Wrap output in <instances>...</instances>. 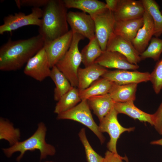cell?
Segmentation results:
<instances>
[{
    "label": "cell",
    "mask_w": 162,
    "mask_h": 162,
    "mask_svg": "<svg viewBox=\"0 0 162 162\" xmlns=\"http://www.w3.org/2000/svg\"><path fill=\"white\" fill-rule=\"evenodd\" d=\"M94 63L106 68H113L118 70H134L139 67L138 64L131 63L124 56L120 53L106 50L103 52Z\"/></svg>",
    "instance_id": "9a60e30c"
},
{
    "label": "cell",
    "mask_w": 162,
    "mask_h": 162,
    "mask_svg": "<svg viewBox=\"0 0 162 162\" xmlns=\"http://www.w3.org/2000/svg\"><path fill=\"white\" fill-rule=\"evenodd\" d=\"M71 30L64 35L44 45L50 67L56 65L64 56L71 45L73 37Z\"/></svg>",
    "instance_id": "8fae6325"
},
{
    "label": "cell",
    "mask_w": 162,
    "mask_h": 162,
    "mask_svg": "<svg viewBox=\"0 0 162 162\" xmlns=\"http://www.w3.org/2000/svg\"><path fill=\"white\" fill-rule=\"evenodd\" d=\"M134 101L125 102H115L114 107L119 113L125 114L130 117L143 122H147L153 126L152 114L147 113L136 107Z\"/></svg>",
    "instance_id": "44dd1931"
},
{
    "label": "cell",
    "mask_w": 162,
    "mask_h": 162,
    "mask_svg": "<svg viewBox=\"0 0 162 162\" xmlns=\"http://www.w3.org/2000/svg\"><path fill=\"white\" fill-rule=\"evenodd\" d=\"M150 75L148 72L117 69L108 70L101 77L117 84L125 85L149 81Z\"/></svg>",
    "instance_id": "4fadbf2b"
},
{
    "label": "cell",
    "mask_w": 162,
    "mask_h": 162,
    "mask_svg": "<svg viewBox=\"0 0 162 162\" xmlns=\"http://www.w3.org/2000/svg\"><path fill=\"white\" fill-rule=\"evenodd\" d=\"M149 81L155 93L158 94L162 89V59L158 61L150 73Z\"/></svg>",
    "instance_id": "4dcf8cb0"
},
{
    "label": "cell",
    "mask_w": 162,
    "mask_h": 162,
    "mask_svg": "<svg viewBox=\"0 0 162 162\" xmlns=\"http://www.w3.org/2000/svg\"><path fill=\"white\" fill-rule=\"evenodd\" d=\"M137 87L135 83L119 85L113 82L109 93L115 102L134 101Z\"/></svg>",
    "instance_id": "7402d4cb"
},
{
    "label": "cell",
    "mask_w": 162,
    "mask_h": 162,
    "mask_svg": "<svg viewBox=\"0 0 162 162\" xmlns=\"http://www.w3.org/2000/svg\"><path fill=\"white\" fill-rule=\"evenodd\" d=\"M145 9L150 14L153 21L154 35L158 38L162 34V14L157 2L154 0H141Z\"/></svg>",
    "instance_id": "83f0119b"
},
{
    "label": "cell",
    "mask_w": 162,
    "mask_h": 162,
    "mask_svg": "<svg viewBox=\"0 0 162 162\" xmlns=\"http://www.w3.org/2000/svg\"><path fill=\"white\" fill-rule=\"evenodd\" d=\"M87 101L90 109L100 122L110 112L115 103L109 93L92 97Z\"/></svg>",
    "instance_id": "d6986e66"
},
{
    "label": "cell",
    "mask_w": 162,
    "mask_h": 162,
    "mask_svg": "<svg viewBox=\"0 0 162 162\" xmlns=\"http://www.w3.org/2000/svg\"><path fill=\"white\" fill-rule=\"evenodd\" d=\"M56 119L70 120L80 123L88 128L96 136L101 144L105 141V137L100 131L98 126L93 118L87 100H82L73 108L58 114Z\"/></svg>",
    "instance_id": "5b68a950"
},
{
    "label": "cell",
    "mask_w": 162,
    "mask_h": 162,
    "mask_svg": "<svg viewBox=\"0 0 162 162\" xmlns=\"http://www.w3.org/2000/svg\"><path fill=\"white\" fill-rule=\"evenodd\" d=\"M67 8H74L87 13L91 16L107 10L105 3L97 0H63Z\"/></svg>",
    "instance_id": "ffe728a7"
},
{
    "label": "cell",
    "mask_w": 162,
    "mask_h": 162,
    "mask_svg": "<svg viewBox=\"0 0 162 162\" xmlns=\"http://www.w3.org/2000/svg\"><path fill=\"white\" fill-rule=\"evenodd\" d=\"M67 20L73 33L81 34L89 40L95 36L94 22L89 15L83 12L70 11L68 13Z\"/></svg>",
    "instance_id": "30bf717a"
},
{
    "label": "cell",
    "mask_w": 162,
    "mask_h": 162,
    "mask_svg": "<svg viewBox=\"0 0 162 162\" xmlns=\"http://www.w3.org/2000/svg\"><path fill=\"white\" fill-rule=\"evenodd\" d=\"M47 128L42 122H39L34 133L29 137L22 141H19L14 145L2 150L5 155L10 158L15 152H19L20 154L16 160L20 162L27 151L38 150L40 152V159H45L49 156L54 155L56 149L53 145L47 143L45 140Z\"/></svg>",
    "instance_id": "3957f363"
},
{
    "label": "cell",
    "mask_w": 162,
    "mask_h": 162,
    "mask_svg": "<svg viewBox=\"0 0 162 162\" xmlns=\"http://www.w3.org/2000/svg\"><path fill=\"white\" fill-rule=\"evenodd\" d=\"M49 60L43 47L28 61L24 73L37 81L41 82L50 77L51 70Z\"/></svg>",
    "instance_id": "ba28073f"
},
{
    "label": "cell",
    "mask_w": 162,
    "mask_h": 162,
    "mask_svg": "<svg viewBox=\"0 0 162 162\" xmlns=\"http://www.w3.org/2000/svg\"><path fill=\"white\" fill-rule=\"evenodd\" d=\"M78 135L84 147L87 162H103L104 158L96 153L89 143L86 136L84 128L81 129Z\"/></svg>",
    "instance_id": "f546056e"
},
{
    "label": "cell",
    "mask_w": 162,
    "mask_h": 162,
    "mask_svg": "<svg viewBox=\"0 0 162 162\" xmlns=\"http://www.w3.org/2000/svg\"><path fill=\"white\" fill-rule=\"evenodd\" d=\"M150 144L153 145H158L162 146V138L155 140L152 141Z\"/></svg>",
    "instance_id": "d590c367"
},
{
    "label": "cell",
    "mask_w": 162,
    "mask_h": 162,
    "mask_svg": "<svg viewBox=\"0 0 162 162\" xmlns=\"http://www.w3.org/2000/svg\"><path fill=\"white\" fill-rule=\"evenodd\" d=\"M43 10L40 8H32L28 15L21 12L9 14L3 18V23L0 26V34L5 32L11 33L22 27L36 25L39 27L41 23Z\"/></svg>",
    "instance_id": "8992f818"
},
{
    "label": "cell",
    "mask_w": 162,
    "mask_h": 162,
    "mask_svg": "<svg viewBox=\"0 0 162 162\" xmlns=\"http://www.w3.org/2000/svg\"><path fill=\"white\" fill-rule=\"evenodd\" d=\"M123 160L128 162L126 157H122L118 154H116L108 150L105 154L103 162H123Z\"/></svg>",
    "instance_id": "836d02e7"
},
{
    "label": "cell",
    "mask_w": 162,
    "mask_h": 162,
    "mask_svg": "<svg viewBox=\"0 0 162 162\" xmlns=\"http://www.w3.org/2000/svg\"><path fill=\"white\" fill-rule=\"evenodd\" d=\"M161 1H162V0ZM161 14H162V10L161 11Z\"/></svg>",
    "instance_id": "74e56055"
},
{
    "label": "cell",
    "mask_w": 162,
    "mask_h": 162,
    "mask_svg": "<svg viewBox=\"0 0 162 162\" xmlns=\"http://www.w3.org/2000/svg\"><path fill=\"white\" fill-rule=\"evenodd\" d=\"M73 34L72 41L69 50L56 65L67 78L72 86L77 87L78 71L82 62L78 45L80 41L85 37L79 34Z\"/></svg>",
    "instance_id": "277c9868"
},
{
    "label": "cell",
    "mask_w": 162,
    "mask_h": 162,
    "mask_svg": "<svg viewBox=\"0 0 162 162\" xmlns=\"http://www.w3.org/2000/svg\"><path fill=\"white\" fill-rule=\"evenodd\" d=\"M143 18V25L132 42L134 47L140 54L147 48L154 33L153 19L146 10Z\"/></svg>",
    "instance_id": "2e32d148"
},
{
    "label": "cell",
    "mask_w": 162,
    "mask_h": 162,
    "mask_svg": "<svg viewBox=\"0 0 162 162\" xmlns=\"http://www.w3.org/2000/svg\"><path fill=\"white\" fill-rule=\"evenodd\" d=\"M103 51L96 36L89 40V43L81 51L82 62L85 67L94 63Z\"/></svg>",
    "instance_id": "484cf974"
},
{
    "label": "cell",
    "mask_w": 162,
    "mask_h": 162,
    "mask_svg": "<svg viewBox=\"0 0 162 162\" xmlns=\"http://www.w3.org/2000/svg\"><path fill=\"white\" fill-rule=\"evenodd\" d=\"M152 122L156 130L162 135V101L157 110L152 114Z\"/></svg>",
    "instance_id": "d6a6232c"
},
{
    "label": "cell",
    "mask_w": 162,
    "mask_h": 162,
    "mask_svg": "<svg viewBox=\"0 0 162 162\" xmlns=\"http://www.w3.org/2000/svg\"><path fill=\"white\" fill-rule=\"evenodd\" d=\"M119 0H106V8L114 12L117 8Z\"/></svg>",
    "instance_id": "e575fe53"
},
{
    "label": "cell",
    "mask_w": 162,
    "mask_h": 162,
    "mask_svg": "<svg viewBox=\"0 0 162 162\" xmlns=\"http://www.w3.org/2000/svg\"><path fill=\"white\" fill-rule=\"evenodd\" d=\"M106 50L120 53L132 64L137 65L141 61L140 54L132 43L113 32L108 40Z\"/></svg>",
    "instance_id": "7c38bea8"
},
{
    "label": "cell",
    "mask_w": 162,
    "mask_h": 162,
    "mask_svg": "<svg viewBox=\"0 0 162 162\" xmlns=\"http://www.w3.org/2000/svg\"><path fill=\"white\" fill-rule=\"evenodd\" d=\"M81 101L78 89L73 87L57 101L54 112L58 115L67 111L76 106Z\"/></svg>",
    "instance_id": "d4e9b609"
},
{
    "label": "cell",
    "mask_w": 162,
    "mask_h": 162,
    "mask_svg": "<svg viewBox=\"0 0 162 162\" xmlns=\"http://www.w3.org/2000/svg\"><path fill=\"white\" fill-rule=\"evenodd\" d=\"M51 68L50 77L55 85L54 91V99L55 100L58 101L73 87L66 77L56 65Z\"/></svg>",
    "instance_id": "cb8c5ba5"
},
{
    "label": "cell",
    "mask_w": 162,
    "mask_h": 162,
    "mask_svg": "<svg viewBox=\"0 0 162 162\" xmlns=\"http://www.w3.org/2000/svg\"><path fill=\"white\" fill-rule=\"evenodd\" d=\"M162 53V39L154 37L146 50L140 55L141 60L151 58L154 61H158Z\"/></svg>",
    "instance_id": "f1b7e54d"
},
{
    "label": "cell",
    "mask_w": 162,
    "mask_h": 162,
    "mask_svg": "<svg viewBox=\"0 0 162 162\" xmlns=\"http://www.w3.org/2000/svg\"><path fill=\"white\" fill-rule=\"evenodd\" d=\"M108 70L106 68L95 63L84 68H79L77 73L78 89L82 90L88 88Z\"/></svg>",
    "instance_id": "e0dca14e"
},
{
    "label": "cell",
    "mask_w": 162,
    "mask_h": 162,
    "mask_svg": "<svg viewBox=\"0 0 162 162\" xmlns=\"http://www.w3.org/2000/svg\"><path fill=\"white\" fill-rule=\"evenodd\" d=\"M118 113L114 107L110 112L100 122L98 126L100 132L107 133L110 136V140L107 144L108 150L116 154H118L116 144L121 135L126 131H134V127L125 128L122 126L118 121Z\"/></svg>",
    "instance_id": "52a82bcc"
},
{
    "label": "cell",
    "mask_w": 162,
    "mask_h": 162,
    "mask_svg": "<svg viewBox=\"0 0 162 162\" xmlns=\"http://www.w3.org/2000/svg\"><path fill=\"white\" fill-rule=\"evenodd\" d=\"M53 162V161H45V162Z\"/></svg>",
    "instance_id": "8d00e7d4"
},
{
    "label": "cell",
    "mask_w": 162,
    "mask_h": 162,
    "mask_svg": "<svg viewBox=\"0 0 162 162\" xmlns=\"http://www.w3.org/2000/svg\"><path fill=\"white\" fill-rule=\"evenodd\" d=\"M145 11L141 0H119L116 9L113 13L117 21L142 18Z\"/></svg>",
    "instance_id": "5bb4252c"
},
{
    "label": "cell",
    "mask_w": 162,
    "mask_h": 162,
    "mask_svg": "<svg viewBox=\"0 0 162 162\" xmlns=\"http://www.w3.org/2000/svg\"><path fill=\"white\" fill-rule=\"evenodd\" d=\"M39 34L30 38L12 40L9 38L0 48V70L3 71L21 69L44 47Z\"/></svg>",
    "instance_id": "6da1fadb"
},
{
    "label": "cell",
    "mask_w": 162,
    "mask_h": 162,
    "mask_svg": "<svg viewBox=\"0 0 162 162\" xmlns=\"http://www.w3.org/2000/svg\"><path fill=\"white\" fill-rule=\"evenodd\" d=\"M49 0H16L15 2L19 8L22 6L40 8L46 6Z\"/></svg>",
    "instance_id": "1f68e13d"
},
{
    "label": "cell",
    "mask_w": 162,
    "mask_h": 162,
    "mask_svg": "<svg viewBox=\"0 0 162 162\" xmlns=\"http://www.w3.org/2000/svg\"><path fill=\"white\" fill-rule=\"evenodd\" d=\"M143 17L135 19L116 21L113 32L131 42L143 24Z\"/></svg>",
    "instance_id": "ac0fdd59"
},
{
    "label": "cell",
    "mask_w": 162,
    "mask_h": 162,
    "mask_svg": "<svg viewBox=\"0 0 162 162\" xmlns=\"http://www.w3.org/2000/svg\"><path fill=\"white\" fill-rule=\"evenodd\" d=\"M113 82L101 77L93 82L89 87L79 90L82 100H87L93 97L109 93Z\"/></svg>",
    "instance_id": "603a6c76"
},
{
    "label": "cell",
    "mask_w": 162,
    "mask_h": 162,
    "mask_svg": "<svg viewBox=\"0 0 162 162\" xmlns=\"http://www.w3.org/2000/svg\"><path fill=\"white\" fill-rule=\"evenodd\" d=\"M43 10L39 34L44 44L66 34L69 31L67 22V8L63 0H49Z\"/></svg>",
    "instance_id": "7a4b0ae2"
},
{
    "label": "cell",
    "mask_w": 162,
    "mask_h": 162,
    "mask_svg": "<svg viewBox=\"0 0 162 162\" xmlns=\"http://www.w3.org/2000/svg\"><path fill=\"white\" fill-rule=\"evenodd\" d=\"M20 137L21 132L19 129L15 128L8 120L0 117V140H6L11 146L20 141Z\"/></svg>",
    "instance_id": "4316f807"
},
{
    "label": "cell",
    "mask_w": 162,
    "mask_h": 162,
    "mask_svg": "<svg viewBox=\"0 0 162 162\" xmlns=\"http://www.w3.org/2000/svg\"><path fill=\"white\" fill-rule=\"evenodd\" d=\"M91 17L94 22L95 36L101 50L104 51L110 37L113 32L116 22L113 13L107 10Z\"/></svg>",
    "instance_id": "9c48e42d"
}]
</instances>
